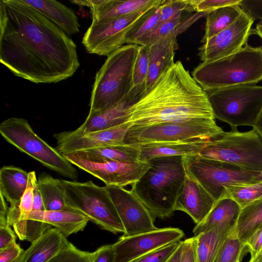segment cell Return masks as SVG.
Listing matches in <instances>:
<instances>
[{"label":"cell","instance_id":"cell-1","mask_svg":"<svg viewBox=\"0 0 262 262\" xmlns=\"http://www.w3.org/2000/svg\"><path fill=\"white\" fill-rule=\"evenodd\" d=\"M0 61L35 83L64 80L80 66L72 38L24 0L0 1Z\"/></svg>","mask_w":262,"mask_h":262},{"label":"cell","instance_id":"cell-2","mask_svg":"<svg viewBox=\"0 0 262 262\" xmlns=\"http://www.w3.org/2000/svg\"><path fill=\"white\" fill-rule=\"evenodd\" d=\"M132 127L215 119L206 92L180 61L174 62L132 106Z\"/></svg>","mask_w":262,"mask_h":262},{"label":"cell","instance_id":"cell-3","mask_svg":"<svg viewBox=\"0 0 262 262\" xmlns=\"http://www.w3.org/2000/svg\"><path fill=\"white\" fill-rule=\"evenodd\" d=\"M150 167L131 187L133 193L145 206L153 219L171 216L186 177L183 157L152 159Z\"/></svg>","mask_w":262,"mask_h":262},{"label":"cell","instance_id":"cell-4","mask_svg":"<svg viewBox=\"0 0 262 262\" xmlns=\"http://www.w3.org/2000/svg\"><path fill=\"white\" fill-rule=\"evenodd\" d=\"M192 76L205 92L254 85L262 80V47L247 43L230 55L202 62L194 69Z\"/></svg>","mask_w":262,"mask_h":262},{"label":"cell","instance_id":"cell-5","mask_svg":"<svg viewBox=\"0 0 262 262\" xmlns=\"http://www.w3.org/2000/svg\"><path fill=\"white\" fill-rule=\"evenodd\" d=\"M139 46L124 45L107 56L95 77L89 113L116 104L130 92L134 86L133 69Z\"/></svg>","mask_w":262,"mask_h":262},{"label":"cell","instance_id":"cell-6","mask_svg":"<svg viewBox=\"0 0 262 262\" xmlns=\"http://www.w3.org/2000/svg\"><path fill=\"white\" fill-rule=\"evenodd\" d=\"M61 181L68 208L81 212L102 229L114 234L124 233L123 224L106 186H98L92 181Z\"/></svg>","mask_w":262,"mask_h":262},{"label":"cell","instance_id":"cell-7","mask_svg":"<svg viewBox=\"0 0 262 262\" xmlns=\"http://www.w3.org/2000/svg\"><path fill=\"white\" fill-rule=\"evenodd\" d=\"M0 133L4 139L20 151L63 177L76 181L78 173L58 150L42 140L28 120L10 117L2 122Z\"/></svg>","mask_w":262,"mask_h":262},{"label":"cell","instance_id":"cell-8","mask_svg":"<svg viewBox=\"0 0 262 262\" xmlns=\"http://www.w3.org/2000/svg\"><path fill=\"white\" fill-rule=\"evenodd\" d=\"M206 92L215 118L234 129L253 127L262 109V86L244 84Z\"/></svg>","mask_w":262,"mask_h":262},{"label":"cell","instance_id":"cell-9","mask_svg":"<svg viewBox=\"0 0 262 262\" xmlns=\"http://www.w3.org/2000/svg\"><path fill=\"white\" fill-rule=\"evenodd\" d=\"M198 155L260 172L262 139L253 128L244 132L237 129L223 131L209 139Z\"/></svg>","mask_w":262,"mask_h":262},{"label":"cell","instance_id":"cell-10","mask_svg":"<svg viewBox=\"0 0 262 262\" xmlns=\"http://www.w3.org/2000/svg\"><path fill=\"white\" fill-rule=\"evenodd\" d=\"M186 172L216 202L224 197L227 187L262 181L260 172L251 171L229 163L202 158L183 157Z\"/></svg>","mask_w":262,"mask_h":262},{"label":"cell","instance_id":"cell-11","mask_svg":"<svg viewBox=\"0 0 262 262\" xmlns=\"http://www.w3.org/2000/svg\"><path fill=\"white\" fill-rule=\"evenodd\" d=\"M224 130L215 119H193L129 128L124 144L137 147L155 142L209 139Z\"/></svg>","mask_w":262,"mask_h":262},{"label":"cell","instance_id":"cell-12","mask_svg":"<svg viewBox=\"0 0 262 262\" xmlns=\"http://www.w3.org/2000/svg\"><path fill=\"white\" fill-rule=\"evenodd\" d=\"M154 5L141 11L121 17L100 21H92L85 32L82 43L90 54L107 56L124 46L129 31Z\"/></svg>","mask_w":262,"mask_h":262},{"label":"cell","instance_id":"cell-13","mask_svg":"<svg viewBox=\"0 0 262 262\" xmlns=\"http://www.w3.org/2000/svg\"><path fill=\"white\" fill-rule=\"evenodd\" d=\"M64 157L73 165L102 181L106 186L124 188L132 186L150 167L147 162H135L94 161L84 156L80 151Z\"/></svg>","mask_w":262,"mask_h":262},{"label":"cell","instance_id":"cell-14","mask_svg":"<svg viewBox=\"0 0 262 262\" xmlns=\"http://www.w3.org/2000/svg\"><path fill=\"white\" fill-rule=\"evenodd\" d=\"M184 235L181 229L173 227L157 228L132 236L123 235L112 244L113 262H131L148 252L180 241Z\"/></svg>","mask_w":262,"mask_h":262},{"label":"cell","instance_id":"cell-15","mask_svg":"<svg viewBox=\"0 0 262 262\" xmlns=\"http://www.w3.org/2000/svg\"><path fill=\"white\" fill-rule=\"evenodd\" d=\"M132 124L127 122L104 130L83 133L77 129L54 134L56 148L62 155L101 147L124 144V138Z\"/></svg>","mask_w":262,"mask_h":262},{"label":"cell","instance_id":"cell-16","mask_svg":"<svg viewBox=\"0 0 262 262\" xmlns=\"http://www.w3.org/2000/svg\"><path fill=\"white\" fill-rule=\"evenodd\" d=\"M123 224L124 236L157 229L148 210L130 190L115 185L105 186Z\"/></svg>","mask_w":262,"mask_h":262},{"label":"cell","instance_id":"cell-17","mask_svg":"<svg viewBox=\"0 0 262 262\" xmlns=\"http://www.w3.org/2000/svg\"><path fill=\"white\" fill-rule=\"evenodd\" d=\"M254 20L243 11L230 26L208 39L199 48L203 62L230 55L242 49L251 35Z\"/></svg>","mask_w":262,"mask_h":262},{"label":"cell","instance_id":"cell-18","mask_svg":"<svg viewBox=\"0 0 262 262\" xmlns=\"http://www.w3.org/2000/svg\"><path fill=\"white\" fill-rule=\"evenodd\" d=\"M145 86H133L128 94L116 104L99 112L89 113L77 129L88 133L113 128L128 122L132 106L145 93Z\"/></svg>","mask_w":262,"mask_h":262},{"label":"cell","instance_id":"cell-19","mask_svg":"<svg viewBox=\"0 0 262 262\" xmlns=\"http://www.w3.org/2000/svg\"><path fill=\"white\" fill-rule=\"evenodd\" d=\"M215 203L210 194L187 173L184 187L176 201L175 211L187 213L197 225L206 218Z\"/></svg>","mask_w":262,"mask_h":262},{"label":"cell","instance_id":"cell-20","mask_svg":"<svg viewBox=\"0 0 262 262\" xmlns=\"http://www.w3.org/2000/svg\"><path fill=\"white\" fill-rule=\"evenodd\" d=\"M158 0L71 1L72 3L90 8L92 21H100L126 16L156 4Z\"/></svg>","mask_w":262,"mask_h":262},{"label":"cell","instance_id":"cell-21","mask_svg":"<svg viewBox=\"0 0 262 262\" xmlns=\"http://www.w3.org/2000/svg\"><path fill=\"white\" fill-rule=\"evenodd\" d=\"M177 36L174 31L148 46L149 64L145 92L174 63L175 52L179 48Z\"/></svg>","mask_w":262,"mask_h":262},{"label":"cell","instance_id":"cell-22","mask_svg":"<svg viewBox=\"0 0 262 262\" xmlns=\"http://www.w3.org/2000/svg\"><path fill=\"white\" fill-rule=\"evenodd\" d=\"M209 139L199 138L144 144L139 146V160L147 162L152 159L161 157H185L198 155Z\"/></svg>","mask_w":262,"mask_h":262},{"label":"cell","instance_id":"cell-23","mask_svg":"<svg viewBox=\"0 0 262 262\" xmlns=\"http://www.w3.org/2000/svg\"><path fill=\"white\" fill-rule=\"evenodd\" d=\"M28 220L46 223L66 237L82 231L90 221L84 214L70 208L54 211L32 210Z\"/></svg>","mask_w":262,"mask_h":262},{"label":"cell","instance_id":"cell-24","mask_svg":"<svg viewBox=\"0 0 262 262\" xmlns=\"http://www.w3.org/2000/svg\"><path fill=\"white\" fill-rule=\"evenodd\" d=\"M62 30L68 36L78 33L80 24L74 11L54 0H24Z\"/></svg>","mask_w":262,"mask_h":262},{"label":"cell","instance_id":"cell-25","mask_svg":"<svg viewBox=\"0 0 262 262\" xmlns=\"http://www.w3.org/2000/svg\"><path fill=\"white\" fill-rule=\"evenodd\" d=\"M68 242L57 229L51 227L24 251L21 262H47Z\"/></svg>","mask_w":262,"mask_h":262},{"label":"cell","instance_id":"cell-26","mask_svg":"<svg viewBox=\"0 0 262 262\" xmlns=\"http://www.w3.org/2000/svg\"><path fill=\"white\" fill-rule=\"evenodd\" d=\"M240 206L232 199L223 198L216 202L212 209L193 229L194 235L216 227L235 226L240 212Z\"/></svg>","mask_w":262,"mask_h":262},{"label":"cell","instance_id":"cell-27","mask_svg":"<svg viewBox=\"0 0 262 262\" xmlns=\"http://www.w3.org/2000/svg\"><path fill=\"white\" fill-rule=\"evenodd\" d=\"M37 183L35 172H29L27 187L18 206L13 208L9 207L7 216L8 225L13 228L17 236L21 241L26 240L27 224L33 210L34 192Z\"/></svg>","mask_w":262,"mask_h":262},{"label":"cell","instance_id":"cell-28","mask_svg":"<svg viewBox=\"0 0 262 262\" xmlns=\"http://www.w3.org/2000/svg\"><path fill=\"white\" fill-rule=\"evenodd\" d=\"M28 181V173L20 168L4 166L0 169V194L10 204V208L18 206Z\"/></svg>","mask_w":262,"mask_h":262},{"label":"cell","instance_id":"cell-29","mask_svg":"<svg viewBox=\"0 0 262 262\" xmlns=\"http://www.w3.org/2000/svg\"><path fill=\"white\" fill-rule=\"evenodd\" d=\"M235 226L216 227L194 235L197 262H213L223 243Z\"/></svg>","mask_w":262,"mask_h":262},{"label":"cell","instance_id":"cell-30","mask_svg":"<svg viewBox=\"0 0 262 262\" xmlns=\"http://www.w3.org/2000/svg\"><path fill=\"white\" fill-rule=\"evenodd\" d=\"M238 5L222 7L209 12L206 16L205 33L201 40L203 43L233 24L242 13Z\"/></svg>","mask_w":262,"mask_h":262},{"label":"cell","instance_id":"cell-31","mask_svg":"<svg viewBox=\"0 0 262 262\" xmlns=\"http://www.w3.org/2000/svg\"><path fill=\"white\" fill-rule=\"evenodd\" d=\"M79 151L87 158L94 161L127 162L139 161V147L125 144Z\"/></svg>","mask_w":262,"mask_h":262},{"label":"cell","instance_id":"cell-32","mask_svg":"<svg viewBox=\"0 0 262 262\" xmlns=\"http://www.w3.org/2000/svg\"><path fill=\"white\" fill-rule=\"evenodd\" d=\"M45 210L54 211L68 208L66 204L64 188L61 180L42 173L37 179Z\"/></svg>","mask_w":262,"mask_h":262},{"label":"cell","instance_id":"cell-33","mask_svg":"<svg viewBox=\"0 0 262 262\" xmlns=\"http://www.w3.org/2000/svg\"><path fill=\"white\" fill-rule=\"evenodd\" d=\"M262 225V199L242 208L235 227L239 239L245 244Z\"/></svg>","mask_w":262,"mask_h":262},{"label":"cell","instance_id":"cell-34","mask_svg":"<svg viewBox=\"0 0 262 262\" xmlns=\"http://www.w3.org/2000/svg\"><path fill=\"white\" fill-rule=\"evenodd\" d=\"M225 190L224 197L232 199L241 209L262 199V181L232 185L227 187Z\"/></svg>","mask_w":262,"mask_h":262},{"label":"cell","instance_id":"cell-35","mask_svg":"<svg viewBox=\"0 0 262 262\" xmlns=\"http://www.w3.org/2000/svg\"><path fill=\"white\" fill-rule=\"evenodd\" d=\"M163 0L152 6L135 24L128 33L126 43L134 44L140 37L148 33L159 24L160 17V8Z\"/></svg>","mask_w":262,"mask_h":262},{"label":"cell","instance_id":"cell-36","mask_svg":"<svg viewBox=\"0 0 262 262\" xmlns=\"http://www.w3.org/2000/svg\"><path fill=\"white\" fill-rule=\"evenodd\" d=\"M235 227L223 243L213 262H236L242 255L246 245L238 238Z\"/></svg>","mask_w":262,"mask_h":262},{"label":"cell","instance_id":"cell-37","mask_svg":"<svg viewBox=\"0 0 262 262\" xmlns=\"http://www.w3.org/2000/svg\"><path fill=\"white\" fill-rule=\"evenodd\" d=\"M183 12L178 13L170 20L158 25L152 30L138 38L134 44L148 47L171 33L176 31L183 17Z\"/></svg>","mask_w":262,"mask_h":262},{"label":"cell","instance_id":"cell-38","mask_svg":"<svg viewBox=\"0 0 262 262\" xmlns=\"http://www.w3.org/2000/svg\"><path fill=\"white\" fill-rule=\"evenodd\" d=\"M149 64V47L139 46L133 69V81L134 86H145Z\"/></svg>","mask_w":262,"mask_h":262},{"label":"cell","instance_id":"cell-39","mask_svg":"<svg viewBox=\"0 0 262 262\" xmlns=\"http://www.w3.org/2000/svg\"><path fill=\"white\" fill-rule=\"evenodd\" d=\"M94 252L81 250L68 242L47 262H92Z\"/></svg>","mask_w":262,"mask_h":262},{"label":"cell","instance_id":"cell-40","mask_svg":"<svg viewBox=\"0 0 262 262\" xmlns=\"http://www.w3.org/2000/svg\"><path fill=\"white\" fill-rule=\"evenodd\" d=\"M184 11H193L187 0H163L158 25L170 20L178 13Z\"/></svg>","mask_w":262,"mask_h":262},{"label":"cell","instance_id":"cell-41","mask_svg":"<svg viewBox=\"0 0 262 262\" xmlns=\"http://www.w3.org/2000/svg\"><path fill=\"white\" fill-rule=\"evenodd\" d=\"M181 241L148 252L131 262H165L174 252Z\"/></svg>","mask_w":262,"mask_h":262},{"label":"cell","instance_id":"cell-42","mask_svg":"<svg viewBox=\"0 0 262 262\" xmlns=\"http://www.w3.org/2000/svg\"><path fill=\"white\" fill-rule=\"evenodd\" d=\"M241 0H187L193 11L208 12L225 6L238 5Z\"/></svg>","mask_w":262,"mask_h":262},{"label":"cell","instance_id":"cell-43","mask_svg":"<svg viewBox=\"0 0 262 262\" xmlns=\"http://www.w3.org/2000/svg\"><path fill=\"white\" fill-rule=\"evenodd\" d=\"M24 251L14 242L0 250V262H21Z\"/></svg>","mask_w":262,"mask_h":262},{"label":"cell","instance_id":"cell-44","mask_svg":"<svg viewBox=\"0 0 262 262\" xmlns=\"http://www.w3.org/2000/svg\"><path fill=\"white\" fill-rule=\"evenodd\" d=\"M239 6L254 21H262V0H241Z\"/></svg>","mask_w":262,"mask_h":262},{"label":"cell","instance_id":"cell-45","mask_svg":"<svg viewBox=\"0 0 262 262\" xmlns=\"http://www.w3.org/2000/svg\"><path fill=\"white\" fill-rule=\"evenodd\" d=\"M245 245L251 254V258L258 254L262 249V225L252 234Z\"/></svg>","mask_w":262,"mask_h":262},{"label":"cell","instance_id":"cell-46","mask_svg":"<svg viewBox=\"0 0 262 262\" xmlns=\"http://www.w3.org/2000/svg\"><path fill=\"white\" fill-rule=\"evenodd\" d=\"M180 262H197L193 237L183 241Z\"/></svg>","mask_w":262,"mask_h":262},{"label":"cell","instance_id":"cell-47","mask_svg":"<svg viewBox=\"0 0 262 262\" xmlns=\"http://www.w3.org/2000/svg\"><path fill=\"white\" fill-rule=\"evenodd\" d=\"M94 252L92 262H113L114 252L112 244L102 246Z\"/></svg>","mask_w":262,"mask_h":262},{"label":"cell","instance_id":"cell-48","mask_svg":"<svg viewBox=\"0 0 262 262\" xmlns=\"http://www.w3.org/2000/svg\"><path fill=\"white\" fill-rule=\"evenodd\" d=\"M16 235L10 226H0V250L16 242Z\"/></svg>","mask_w":262,"mask_h":262},{"label":"cell","instance_id":"cell-49","mask_svg":"<svg viewBox=\"0 0 262 262\" xmlns=\"http://www.w3.org/2000/svg\"><path fill=\"white\" fill-rule=\"evenodd\" d=\"M0 196V226H4L9 225L7 220L9 207L4 197L2 194Z\"/></svg>","mask_w":262,"mask_h":262},{"label":"cell","instance_id":"cell-50","mask_svg":"<svg viewBox=\"0 0 262 262\" xmlns=\"http://www.w3.org/2000/svg\"><path fill=\"white\" fill-rule=\"evenodd\" d=\"M34 194V203L32 210H45L42 196L38 187L37 183L35 188Z\"/></svg>","mask_w":262,"mask_h":262},{"label":"cell","instance_id":"cell-51","mask_svg":"<svg viewBox=\"0 0 262 262\" xmlns=\"http://www.w3.org/2000/svg\"><path fill=\"white\" fill-rule=\"evenodd\" d=\"M182 244L183 241H181L178 248L165 262H180L182 251Z\"/></svg>","mask_w":262,"mask_h":262},{"label":"cell","instance_id":"cell-52","mask_svg":"<svg viewBox=\"0 0 262 262\" xmlns=\"http://www.w3.org/2000/svg\"><path fill=\"white\" fill-rule=\"evenodd\" d=\"M262 139V109L253 127Z\"/></svg>","mask_w":262,"mask_h":262},{"label":"cell","instance_id":"cell-53","mask_svg":"<svg viewBox=\"0 0 262 262\" xmlns=\"http://www.w3.org/2000/svg\"><path fill=\"white\" fill-rule=\"evenodd\" d=\"M252 34H256L262 39V21L258 23L254 29H252Z\"/></svg>","mask_w":262,"mask_h":262},{"label":"cell","instance_id":"cell-54","mask_svg":"<svg viewBox=\"0 0 262 262\" xmlns=\"http://www.w3.org/2000/svg\"><path fill=\"white\" fill-rule=\"evenodd\" d=\"M248 262H262V249L255 257L251 258Z\"/></svg>","mask_w":262,"mask_h":262},{"label":"cell","instance_id":"cell-55","mask_svg":"<svg viewBox=\"0 0 262 262\" xmlns=\"http://www.w3.org/2000/svg\"><path fill=\"white\" fill-rule=\"evenodd\" d=\"M242 258H243V256L242 255L237 260L236 262H241V260L242 259Z\"/></svg>","mask_w":262,"mask_h":262},{"label":"cell","instance_id":"cell-56","mask_svg":"<svg viewBox=\"0 0 262 262\" xmlns=\"http://www.w3.org/2000/svg\"><path fill=\"white\" fill-rule=\"evenodd\" d=\"M260 177H261V178L262 179V171L260 172Z\"/></svg>","mask_w":262,"mask_h":262}]
</instances>
